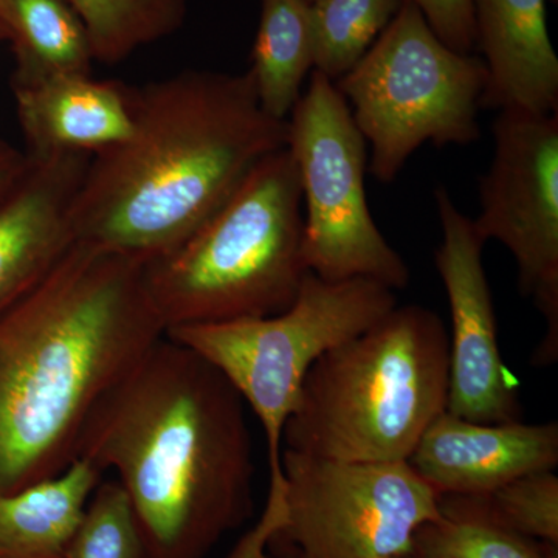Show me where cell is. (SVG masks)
<instances>
[{
	"label": "cell",
	"instance_id": "30bf717a",
	"mask_svg": "<svg viewBox=\"0 0 558 558\" xmlns=\"http://www.w3.org/2000/svg\"><path fill=\"white\" fill-rule=\"evenodd\" d=\"M495 153L481 175L480 240L498 241L519 269L521 295L546 319L534 355L538 366L558 359V112L501 110L494 121Z\"/></svg>",
	"mask_w": 558,
	"mask_h": 558
},
{
	"label": "cell",
	"instance_id": "9c48e42d",
	"mask_svg": "<svg viewBox=\"0 0 558 558\" xmlns=\"http://www.w3.org/2000/svg\"><path fill=\"white\" fill-rule=\"evenodd\" d=\"M284 495L269 548L292 558H399L440 495L409 462H341L282 449ZM267 548V550H269Z\"/></svg>",
	"mask_w": 558,
	"mask_h": 558
},
{
	"label": "cell",
	"instance_id": "d4e9b609",
	"mask_svg": "<svg viewBox=\"0 0 558 558\" xmlns=\"http://www.w3.org/2000/svg\"><path fill=\"white\" fill-rule=\"evenodd\" d=\"M411 550L417 558H469L444 531L440 521L425 524L414 537Z\"/></svg>",
	"mask_w": 558,
	"mask_h": 558
},
{
	"label": "cell",
	"instance_id": "83f0119b",
	"mask_svg": "<svg viewBox=\"0 0 558 558\" xmlns=\"http://www.w3.org/2000/svg\"><path fill=\"white\" fill-rule=\"evenodd\" d=\"M270 558H292L288 550L281 548H269Z\"/></svg>",
	"mask_w": 558,
	"mask_h": 558
},
{
	"label": "cell",
	"instance_id": "7a4b0ae2",
	"mask_svg": "<svg viewBox=\"0 0 558 558\" xmlns=\"http://www.w3.org/2000/svg\"><path fill=\"white\" fill-rule=\"evenodd\" d=\"M130 137L90 156L72 208L75 242L148 266L174 252L250 171L288 146L250 72L179 73L128 87Z\"/></svg>",
	"mask_w": 558,
	"mask_h": 558
},
{
	"label": "cell",
	"instance_id": "5bb4252c",
	"mask_svg": "<svg viewBox=\"0 0 558 558\" xmlns=\"http://www.w3.org/2000/svg\"><path fill=\"white\" fill-rule=\"evenodd\" d=\"M487 86L481 109L558 112V58L545 0H473Z\"/></svg>",
	"mask_w": 558,
	"mask_h": 558
},
{
	"label": "cell",
	"instance_id": "603a6c76",
	"mask_svg": "<svg viewBox=\"0 0 558 558\" xmlns=\"http://www.w3.org/2000/svg\"><path fill=\"white\" fill-rule=\"evenodd\" d=\"M475 497L502 526L558 546V476L554 470L521 476Z\"/></svg>",
	"mask_w": 558,
	"mask_h": 558
},
{
	"label": "cell",
	"instance_id": "8992f818",
	"mask_svg": "<svg viewBox=\"0 0 558 558\" xmlns=\"http://www.w3.org/2000/svg\"><path fill=\"white\" fill-rule=\"evenodd\" d=\"M398 306L395 290L371 279L326 281L310 274L288 311L168 329V339L207 359L258 417L269 453V495L256 526L241 539L250 554L266 553L284 495L282 436L299 403L307 371L329 349L354 339Z\"/></svg>",
	"mask_w": 558,
	"mask_h": 558
},
{
	"label": "cell",
	"instance_id": "f1b7e54d",
	"mask_svg": "<svg viewBox=\"0 0 558 558\" xmlns=\"http://www.w3.org/2000/svg\"><path fill=\"white\" fill-rule=\"evenodd\" d=\"M399 558H417V557L414 556L413 550H410L409 554H405V556H402V557H399Z\"/></svg>",
	"mask_w": 558,
	"mask_h": 558
},
{
	"label": "cell",
	"instance_id": "484cf974",
	"mask_svg": "<svg viewBox=\"0 0 558 558\" xmlns=\"http://www.w3.org/2000/svg\"><path fill=\"white\" fill-rule=\"evenodd\" d=\"M25 165V156L20 150L0 142V196L10 189Z\"/></svg>",
	"mask_w": 558,
	"mask_h": 558
},
{
	"label": "cell",
	"instance_id": "ffe728a7",
	"mask_svg": "<svg viewBox=\"0 0 558 558\" xmlns=\"http://www.w3.org/2000/svg\"><path fill=\"white\" fill-rule=\"evenodd\" d=\"M402 0H317L311 3L314 70L337 83L388 27Z\"/></svg>",
	"mask_w": 558,
	"mask_h": 558
},
{
	"label": "cell",
	"instance_id": "e0dca14e",
	"mask_svg": "<svg viewBox=\"0 0 558 558\" xmlns=\"http://www.w3.org/2000/svg\"><path fill=\"white\" fill-rule=\"evenodd\" d=\"M7 40L13 44V86L64 76H89V36L69 0H10Z\"/></svg>",
	"mask_w": 558,
	"mask_h": 558
},
{
	"label": "cell",
	"instance_id": "7c38bea8",
	"mask_svg": "<svg viewBox=\"0 0 558 558\" xmlns=\"http://www.w3.org/2000/svg\"><path fill=\"white\" fill-rule=\"evenodd\" d=\"M87 154L25 156L0 196V315L43 281L75 244L72 208Z\"/></svg>",
	"mask_w": 558,
	"mask_h": 558
},
{
	"label": "cell",
	"instance_id": "2e32d148",
	"mask_svg": "<svg viewBox=\"0 0 558 558\" xmlns=\"http://www.w3.org/2000/svg\"><path fill=\"white\" fill-rule=\"evenodd\" d=\"M101 478L76 458L60 475L0 497V558H68Z\"/></svg>",
	"mask_w": 558,
	"mask_h": 558
},
{
	"label": "cell",
	"instance_id": "d6986e66",
	"mask_svg": "<svg viewBox=\"0 0 558 558\" xmlns=\"http://www.w3.org/2000/svg\"><path fill=\"white\" fill-rule=\"evenodd\" d=\"M97 62L117 64L178 31L189 0H69Z\"/></svg>",
	"mask_w": 558,
	"mask_h": 558
},
{
	"label": "cell",
	"instance_id": "5b68a950",
	"mask_svg": "<svg viewBox=\"0 0 558 558\" xmlns=\"http://www.w3.org/2000/svg\"><path fill=\"white\" fill-rule=\"evenodd\" d=\"M299 168L288 148L259 161L174 252L145 266L165 330L288 311L310 274Z\"/></svg>",
	"mask_w": 558,
	"mask_h": 558
},
{
	"label": "cell",
	"instance_id": "7402d4cb",
	"mask_svg": "<svg viewBox=\"0 0 558 558\" xmlns=\"http://www.w3.org/2000/svg\"><path fill=\"white\" fill-rule=\"evenodd\" d=\"M68 558H148L119 481H101L95 488Z\"/></svg>",
	"mask_w": 558,
	"mask_h": 558
},
{
	"label": "cell",
	"instance_id": "9a60e30c",
	"mask_svg": "<svg viewBox=\"0 0 558 558\" xmlns=\"http://www.w3.org/2000/svg\"><path fill=\"white\" fill-rule=\"evenodd\" d=\"M13 90L31 156H94L130 137V95L116 81L64 76Z\"/></svg>",
	"mask_w": 558,
	"mask_h": 558
},
{
	"label": "cell",
	"instance_id": "4316f807",
	"mask_svg": "<svg viewBox=\"0 0 558 558\" xmlns=\"http://www.w3.org/2000/svg\"><path fill=\"white\" fill-rule=\"evenodd\" d=\"M10 0H0V39L7 40V10Z\"/></svg>",
	"mask_w": 558,
	"mask_h": 558
},
{
	"label": "cell",
	"instance_id": "6da1fadb",
	"mask_svg": "<svg viewBox=\"0 0 558 558\" xmlns=\"http://www.w3.org/2000/svg\"><path fill=\"white\" fill-rule=\"evenodd\" d=\"M245 409L215 365L165 336L92 411L78 458L119 473L148 558H208L252 519Z\"/></svg>",
	"mask_w": 558,
	"mask_h": 558
},
{
	"label": "cell",
	"instance_id": "cb8c5ba5",
	"mask_svg": "<svg viewBox=\"0 0 558 558\" xmlns=\"http://www.w3.org/2000/svg\"><path fill=\"white\" fill-rule=\"evenodd\" d=\"M429 28L447 47L459 53L476 49L473 0H411Z\"/></svg>",
	"mask_w": 558,
	"mask_h": 558
},
{
	"label": "cell",
	"instance_id": "52a82bcc",
	"mask_svg": "<svg viewBox=\"0 0 558 558\" xmlns=\"http://www.w3.org/2000/svg\"><path fill=\"white\" fill-rule=\"evenodd\" d=\"M371 145L369 172L395 182L424 143L468 146L481 137L483 58L451 50L411 0L351 72L336 83Z\"/></svg>",
	"mask_w": 558,
	"mask_h": 558
},
{
	"label": "cell",
	"instance_id": "277c9868",
	"mask_svg": "<svg viewBox=\"0 0 558 558\" xmlns=\"http://www.w3.org/2000/svg\"><path fill=\"white\" fill-rule=\"evenodd\" d=\"M449 344L436 312L396 306L315 360L282 449L341 462L409 461L447 410Z\"/></svg>",
	"mask_w": 558,
	"mask_h": 558
},
{
	"label": "cell",
	"instance_id": "44dd1931",
	"mask_svg": "<svg viewBox=\"0 0 558 558\" xmlns=\"http://www.w3.org/2000/svg\"><path fill=\"white\" fill-rule=\"evenodd\" d=\"M440 526L469 558H558V546L497 523L475 495H440Z\"/></svg>",
	"mask_w": 558,
	"mask_h": 558
},
{
	"label": "cell",
	"instance_id": "8fae6325",
	"mask_svg": "<svg viewBox=\"0 0 558 558\" xmlns=\"http://www.w3.org/2000/svg\"><path fill=\"white\" fill-rule=\"evenodd\" d=\"M442 241L435 263L451 315L449 400L453 416L483 424L521 421L519 391L499 352L494 300L483 266L484 242L449 191H435Z\"/></svg>",
	"mask_w": 558,
	"mask_h": 558
},
{
	"label": "cell",
	"instance_id": "4fadbf2b",
	"mask_svg": "<svg viewBox=\"0 0 558 558\" xmlns=\"http://www.w3.org/2000/svg\"><path fill=\"white\" fill-rule=\"evenodd\" d=\"M409 464L439 495H486L531 473L556 470L558 424H483L444 411Z\"/></svg>",
	"mask_w": 558,
	"mask_h": 558
},
{
	"label": "cell",
	"instance_id": "f546056e",
	"mask_svg": "<svg viewBox=\"0 0 558 558\" xmlns=\"http://www.w3.org/2000/svg\"><path fill=\"white\" fill-rule=\"evenodd\" d=\"M306 2L314 3L317 2V0H306Z\"/></svg>",
	"mask_w": 558,
	"mask_h": 558
},
{
	"label": "cell",
	"instance_id": "3957f363",
	"mask_svg": "<svg viewBox=\"0 0 558 558\" xmlns=\"http://www.w3.org/2000/svg\"><path fill=\"white\" fill-rule=\"evenodd\" d=\"M165 330L145 266L75 242L0 315V497L60 475L84 425Z\"/></svg>",
	"mask_w": 558,
	"mask_h": 558
},
{
	"label": "cell",
	"instance_id": "ac0fdd59",
	"mask_svg": "<svg viewBox=\"0 0 558 558\" xmlns=\"http://www.w3.org/2000/svg\"><path fill=\"white\" fill-rule=\"evenodd\" d=\"M312 68L311 3L263 0L248 72L264 112L275 120H288Z\"/></svg>",
	"mask_w": 558,
	"mask_h": 558
},
{
	"label": "cell",
	"instance_id": "ba28073f",
	"mask_svg": "<svg viewBox=\"0 0 558 558\" xmlns=\"http://www.w3.org/2000/svg\"><path fill=\"white\" fill-rule=\"evenodd\" d=\"M286 148L299 168L307 270L326 281L363 278L405 289L409 266L366 201V140L336 83L317 70L289 116Z\"/></svg>",
	"mask_w": 558,
	"mask_h": 558
}]
</instances>
